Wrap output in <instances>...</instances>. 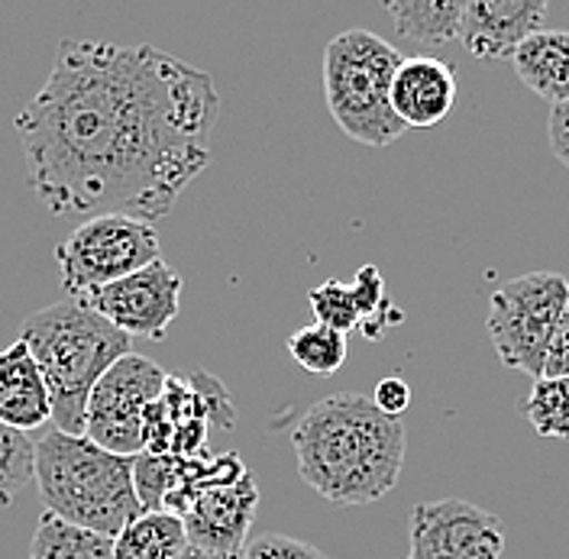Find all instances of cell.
Returning a JSON list of instances; mask_svg holds the SVG:
<instances>
[{"instance_id": "9c48e42d", "label": "cell", "mask_w": 569, "mask_h": 559, "mask_svg": "<svg viewBox=\"0 0 569 559\" xmlns=\"http://www.w3.org/2000/svg\"><path fill=\"white\" fill-rule=\"evenodd\" d=\"M408 540L415 559H501L505 525L492 511L466 501L440 498L411 508Z\"/></svg>"}, {"instance_id": "ac0fdd59", "label": "cell", "mask_w": 569, "mask_h": 559, "mask_svg": "<svg viewBox=\"0 0 569 559\" xmlns=\"http://www.w3.org/2000/svg\"><path fill=\"white\" fill-rule=\"evenodd\" d=\"M27 559H113V540L42 511Z\"/></svg>"}, {"instance_id": "d6986e66", "label": "cell", "mask_w": 569, "mask_h": 559, "mask_svg": "<svg viewBox=\"0 0 569 559\" xmlns=\"http://www.w3.org/2000/svg\"><path fill=\"white\" fill-rule=\"evenodd\" d=\"M518 411L547 440H569V376L567 379H537L521 398Z\"/></svg>"}, {"instance_id": "6da1fadb", "label": "cell", "mask_w": 569, "mask_h": 559, "mask_svg": "<svg viewBox=\"0 0 569 559\" xmlns=\"http://www.w3.org/2000/svg\"><path fill=\"white\" fill-rule=\"evenodd\" d=\"M217 117L208 71L149 42L62 39L13 127L30 184L52 213L152 223L208 169Z\"/></svg>"}, {"instance_id": "44dd1931", "label": "cell", "mask_w": 569, "mask_h": 559, "mask_svg": "<svg viewBox=\"0 0 569 559\" xmlns=\"http://www.w3.org/2000/svg\"><path fill=\"white\" fill-rule=\"evenodd\" d=\"M36 440L0 423V505H13L20 491L33 482Z\"/></svg>"}, {"instance_id": "5b68a950", "label": "cell", "mask_w": 569, "mask_h": 559, "mask_svg": "<svg viewBox=\"0 0 569 559\" xmlns=\"http://www.w3.org/2000/svg\"><path fill=\"white\" fill-rule=\"evenodd\" d=\"M401 52L389 39L353 27L333 36L323 49V94L333 123L350 140L386 149L408 130L391 110V78Z\"/></svg>"}, {"instance_id": "30bf717a", "label": "cell", "mask_w": 569, "mask_h": 559, "mask_svg": "<svg viewBox=\"0 0 569 559\" xmlns=\"http://www.w3.org/2000/svg\"><path fill=\"white\" fill-rule=\"evenodd\" d=\"M181 285L184 281L176 269L166 259H156L140 272L98 288L78 305L104 317L110 327H117L130 340L133 337L166 340L172 320L181 311Z\"/></svg>"}, {"instance_id": "8992f818", "label": "cell", "mask_w": 569, "mask_h": 559, "mask_svg": "<svg viewBox=\"0 0 569 559\" xmlns=\"http://www.w3.org/2000/svg\"><path fill=\"white\" fill-rule=\"evenodd\" d=\"M569 305V281L560 272H528L498 285L489 298V340L505 369L543 376V359Z\"/></svg>"}, {"instance_id": "277c9868", "label": "cell", "mask_w": 569, "mask_h": 559, "mask_svg": "<svg viewBox=\"0 0 569 559\" xmlns=\"http://www.w3.org/2000/svg\"><path fill=\"white\" fill-rule=\"evenodd\" d=\"M33 482L46 511L110 540L142 515L133 489V459L107 453L88 437L56 427L36 440Z\"/></svg>"}, {"instance_id": "7a4b0ae2", "label": "cell", "mask_w": 569, "mask_h": 559, "mask_svg": "<svg viewBox=\"0 0 569 559\" xmlns=\"http://www.w3.org/2000/svg\"><path fill=\"white\" fill-rule=\"evenodd\" d=\"M298 476L330 505H372L405 469L408 433L401 420L376 411L369 395L337 391L320 398L291 430Z\"/></svg>"}, {"instance_id": "4fadbf2b", "label": "cell", "mask_w": 569, "mask_h": 559, "mask_svg": "<svg viewBox=\"0 0 569 559\" xmlns=\"http://www.w3.org/2000/svg\"><path fill=\"white\" fill-rule=\"evenodd\" d=\"M460 94L457 66L433 59V56H411L391 78V110L405 130H433L443 123Z\"/></svg>"}, {"instance_id": "ba28073f", "label": "cell", "mask_w": 569, "mask_h": 559, "mask_svg": "<svg viewBox=\"0 0 569 559\" xmlns=\"http://www.w3.org/2000/svg\"><path fill=\"white\" fill-rule=\"evenodd\" d=\"M166 379L169 376L140 352H127L123 359H117L88 398L81 437L113 456H140L146 450L142 418L146 408L162 395Z\"/></svg>"}, {"instance_id": "3957f363", "label": "cell", "mask_w": 569, "mask_h": 559, "mask_svg": "<svg viewBox=\"0 0 569 559\" xmlns=\"http://www.w3.org/2000/svg\"><path fill=\"white\" fill-rule=\"evenodd\" d=\"M20 340L30 347L49 388L52 427L84 433V411L94 385L130 350V337L78 301L49 305L20 323Z\"/></svg>"}, {"instance_id": "8fae6325", "label": "cell", "mask_w": 569, "mask_h": 559, "mask_svg": "<svg viewBox=\"0 0 569 559\" xmlns=\"http://www.w3.org/2000/svg\"><path fill=\"white\" fill-rule=\"evenodd\" d=\"M256 505H259V486L249 472L233 482L208 486L181 518L188 547L213 557H240L247 547Z\"/></svg>"}, {"instance_id": "e0dca14e", "label": "cell", "mask_w": 569, "mask_h": 559, "mask_svg": "<svg viewBox=\"0 0 569 559\" xmlns=\"http://www.w3.org/2000/svg\"><path fill=\"white\" fill-rule=\"evenodd\" d=\"M466 0H391L386 10L395 20V30L405 39L443 46L460 33V17Z\"/></svg>"}, {"instance_id": "4316f807", "label": "cell", "mask_w": 569, "mask_h": 559, "mask_svg": "<svg viewBox=\"0 0 569 559\" xmlns=\"http://www.w3.org/2000/svg\"><path fill=\"white\" fill-rule=\"evenodd\" d=\"M547 140L553 156L569 169V104L550 107V117H547Z\"/></svg>"}, {"instance_id": "2e32d148", "label": "cell", "mask_w": 569, "mask_h": 559, "mask_svg": "<svg viewBox=\"0 0 569 559\" xmlns=\"http://www.w3.org/2000/svg\"><path fill=\"white\" fill-rule=\"evenodd\" d=\"M184 550V525L166 511H142L113 537V559H181Z\"/></svg>"}, {"instance_id": "5bb4252c", "label": "cell", "mask_w": 569, "mask_h": 559, "mask_svg": "<svg viewBox=\"0 0 569 559\" xmlns=\"http://www.w3.org/2000/svg\"><path fill=\"white\" fill-rule=\"evenodd\" d=\"M52 420V401L33 352L23 340L0 352V423L30 433Z\"/></svg>"}, {"instance_id": "9a60e30c", "label": "cell", "mask_w": 569, "mask_h": 559, "mask_svg": "<svg viewBox=\"0 0 569 559\" xmlns=\"http://www.w3.org/2000/svg\"><path fill=\"white\" fill-rule=\"evenodd\" d=\"M515 71L547 104H569V30H537L515 56Z\"/></svg>"}, {"instance_id": "7402d4cb", "label": "cell", "mask_w": 569, "mask_h": 559, "mask_svg": "<svg viewBox=\"0 0 569 559\" xmlns=\"http://www.w3.org/2000/svg\"><path fill=\"white\" fill-rule=\"evenodd\" d=\"M308 305H311V311H315V323L330 327V330H337V333H350V330H356V327L362 323L359 308H356L353 288L343 285V281L327 279L320 281V285H315V288L308 291Z\"/></svg>"}, {"instance_id": "7c38bea8", "label": "cell", "mask_w": 569, "mask_h": 559, "mask_svg": "<svg viewBox=\"0 0 569 559\" xmlns=\"http://www.w3.org/2000/svg\"><path fill=\"white\" fill-rule=\"evenodd\" d=\"M543 17L547 0H466L457 39L482 62L511 59L528 36L543 30Z\"/></svg>"}, {"instance_id": "83f0119b", "label": "cell", "mask_w": 569, "mask_h": 559, "mask_svg": "<svg viewBox=\"0 0 569 559\" xmlns=\"http://www.w3.org/2000/svg\"><path fill=\"white\" fill-rule=\"evenodd\" d=\"M408 559H415V557H408Z\"/></svg>"}, {"instance_id": "d4e9b609", "label": "cell", "mask_w": 569, "mask_h": 559, "mask_svg": "<svg viewBox=\"0 0 569 559\" xmlns=\"http://www.w3.org/2000/svg\"><path fill=\"white\" fill-rule=\"evenodd\" d=\"M372 405L379 415H386L391 420H401V415L411 408V385L405 382L401 376H389L372 388Z\"/></svg>"}, {"instance_id": "603a6c76", "label": "cell", "mask_w": 569, "mask_h": 559, "mask_svg": "<svg viewBox=\"0 0 569 559\" xmlns=\"http://www.w3.org/2000/svg\"><path fill=\"white\" fill-rule=\"evenodd\" d=\"M353 298H356V308H359V317H362V330H366V337L369 340H382V330H386V323H389V298H386V279H382V272L376 269V266H362L359 272H356L353 279Z\"/></svg>"}, {"instance_id": "cb8c5ba5", "label": "cell", "mask_w": 569, "mask_h": 559, "mask_svg": "<svg viewBox=\"0 0 569 559\" xmlns=\"http://www.w3.org/2000/svg\"><path fill=\"white\" fill-rule=\"evenodd\" d=\"M243 559H330L315 543H305L288 533H259L247 540Z\"/></svg>"}, {"instance_id": "52a82bcc", "label": "cell", "mask_w": 569, "mask_h": 559, "mask_svg": "<svg viewBox=\"0 0 569 559\" xmlns=\"http://www.w3.org/2000/svg\"><path fill=\"white\" fill-rule=\"evenodd\" d=\"M156 259H162L156 227L123 213L88 217L66 243L56 246L62 288L71 301H84L98 288L127 279Z\"/></svg>"}, {"instance_id": "ffe728a7", "label": "cell", "mask_w": 569, "mask_h": 559, "mask_svg": "<svg viewBox=\"0 0 569 559\" xmlns=\"http://www.w3.org/2000/svg\"><path fill=\"white\" fill-rule=\"evenodd\" d=\"M288 352L305 372L333 376V372L343 369L350 347H347V333H337L330 327L311 323V327H301V330H295L288 337Z\"/></svg>"}, {"instance_id": "484cf974", "label": "cell", "mask_w": 569, "mask_h": 559, "mask_svg": "<svg viewBox=\"0 0 569 559\" xmlns=\"http://www.w3.org/2000/svg\"><path fill=\"white\" fill-rule=\"evenodd\" d=\"M569 376V305L560 323H557V333L550 340V350L543 359V376L540 379H567Z\"/></svg>"}]
</instances>
